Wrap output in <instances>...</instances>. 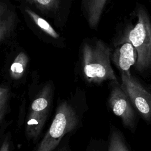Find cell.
<instances>
[{"mask_svg":"<svg viewBox=\"0 0 151 151\" xmlns=\"http://www.w3.org/2000/svg\"><path fill=\"white\" fill-rule=\"evenodd\" d=\"M112 50L106 42L96 37L83 40L80 47V57L84 74L88 82L117 81L111 65Z\"/></svg>","mask_w":151,"mask_h":151,"instance_id":"obj_1","label":"cell"},{"mask_svg":"<svg viewBox=\"0 0 151 151\" xmlns=\"http://www.w3.org/2000/svg\"><path fill=\"white\" fill-rule=\"evenodd\" d=\"M78 116L67 101L58 106L52 122L35 151H53L63 137L73 130L78 124Z\"/></svg>","mask_w":151,"mask_h":151,"instance_id":"obj_2","label":"cell"},{"mask_svg":"<svg viewBox=\"0 0 151 151\" xmlns=\"http://www.w3.org/2000/svg\"><path fill=\"white\" fill-rule=\"evenodd\" d=\"M127 40L137 52L136 68L140 73L151 66V27L145 12L140 11L136 25L129 31Z\"/></svg>","mask_w":151,"mask_h":151,"instance_id":"obj_3","label":"cell"},{"mask_svg":"<svg viewBox=\"0 0 151 151\" xmlns=\"http://www.w3.org/2000/svg\"><path fill=\"white\" fill-rule=\"evenodd\" d=\"M121 86L134 109L147 123H151V90L134 77L121 73Z\"/></svg>","mask_w":151,"mask_h":151,"instance_id":"obj_4","label":"cell"},{"mask_svg":"<svg viewBox=\"0 0 151 151\" xmlns=\"http://www.w3.org/2000/svg\"><path fill=\"white\" fill-rule=\"evenodd\" d=\"M49 19L57 28L66 24L74 0H16Z\"/></svg>","mask_w":151,"mask_h":151,"instance_id":"obj_5","label":"cell"},{"mask_svg":"<svg viewBox=\"0 0 151 151\" xmlns=\"http://www.w3.org/2000/svg\"><path fill=\"white\" fill-rule=\"evenodd\" d=\"M19 9L27 25L38 38L57 47L64 45L65 38L55 31L47 19L25 4H19Z\"/></svg>","mask_w":151,"mask_h":151,"instance_id":"obj_6","label":"cell"},{"mask_svg":"<svg viewBox=\"0 0 151 151\" xmlns=\"http://www.w3.org/2000/svg\"><path fill=\"white\" fill-rule=\"evenodd\" d=\"M109 104L115 115L119 117L127 128L134 132L136 126V114L127 94L117 81H112Z\"/></svg>","mask_w":151,"mask_h":151,"instance_id":"obj_7","label":"cell"},{"mask_svg":"<svg viewBox=\"0 0 151 151\" xmlns=\"http://www.w3.org/2000/svg\"><path fill=\"white\" fill-rule=\"evenodd\" d=\"M19 18L11 0H0V42L10 45L16 40Z\"/></svg>","mask_w":151,"mask_h":151,"instance_id":"obj_8","label":"cell"},{"mask_svg":"<svg viewBox=\"0 0 151 151\" xmlns=\"http://www.w3.org/2000/svg\"><path fill=\"white\" fill-rule=\"evenodd\" d=\"M123 42L114 43L115 48L112 50L111 59L120 73L130 74V69L136 63L135 48L129 41Z\"/></svg>","mask_w":151,"mask_h":151,"instance_id":"obj_9","label":"cell"},{"mask_svg":"<svg viewBox=\"0 0 151 151\" xmlns=\"http://www.w3.org/2000/svg\"><path fill=\"white\" fill-rule=\"evenodd\" d=\"M111 1L81 0V11L90 28L98 29L101 19Z\"/></svg>","mask_w":151,"mask_h":151,"instance_id":"obj_10","label":"cell"},{"mask_svg":"<svg viewBox=\"0 0 151 151\" xmlns=\"http://www.w3.org/2000/svg\"><path fill=\"white\" fill-rule=\"evenodd\" d=\"M48 113L29 111L26 123V134L29 139H36L46 121Z\"/></svg>","mask_w":151,"mask_h":151,"instance_id":"obj_11","label":"cell"},{"mask_svg":"<svg viewBox=\"0 0 151 151\" xmlns=\"http://www.w3.org/2000/svg\"><path fill=\"white\" fill-rule=\"evenodd\" d=\"M29 62V58L25 52L19 51L13 60L10 66L11 77L14 80H18L24 74Z\"/></svg>","mask_w":151,"mask_h":151,"instance_id":"obj_12","label":"cell"},{"mask_svg":"<svg viewBox=\"0 0 151 151\" xmlns=\"http://www.w3.org/2000/svg\"><path fill=\"white\" fill-rule=\"evenodd\" d=\"M51 88L48 86L42 90L38 97L32 103L30 111L38 113H48L51 100Z\"/></svg>","mask_w":151,"mask_h":151,"instance_id":"obj_13","label":"cell"},{"mask_svg":"<svg viewBox=\"0 0 151 151\" xmlns=\"http://www.w3.org/2000/svg\"><path fill=\"white\" fill-rule=\"evenodd\" d=\"M108 151H129L123 136L119 131L112 132L109 140Z\"/></svg>","mask_w":151,"mask_h":151,"instance_id":"obj_14","label":"cell"},{"mask_svg":"<svg viewBox=\"0 0 151 151\" xmlns=\"http://www.w3.org/2000/svg\"><path fill=\"white\" fill-rule=\"evenodd\" d=\"M9 90L6 86H2L0 88V122H2L4 117H5L7 102L8 99Z\"/></svg>","mask_w":151,"mask_h":151,"instance_id":"obj_15","label":"cell"},{"mask_svg":"<svg viewBox=\"0 0 151 151\" xmlns=\"http://www.w3.org/2000/svg\"><path fill=\"white\" fill-rule=\"evenodd\" d=\"M9 143L8 142V140L6 139L5 140H4V141L2 143L0 151H9Z\"/></svg>","mask_w":151,"mask_h":151,"instance_id":"obj_16","label":"cell"},{"mask_svg":"<svg viewBox=\"0 0 151 151\" xmlns=\"http://www.w3.org/2000/svg\"><path fill=\"white\" fill-rule=\"evenodd\" d=\"M58 151H68V150H67V148L66 146H64L63 147L60 148Z\"/></svg>","mask_w":151,"mask_h":151,"instance_id":"obj_17","label":"cell"}]
</instances>
